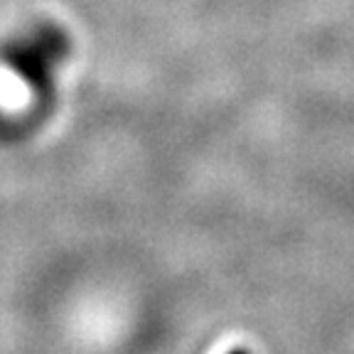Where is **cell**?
Masks as SVG:
<instances>
[{
  "mask_svg": "<svg viewBox=\"0 0 354 354\" xmlns=\"http://www.w3.org/2000/svg\"><path fill=\"white\" fill-rule=\"evenodd\" d=\"M69 50H72L69 35L52 22H44L3 47V64L37 96L50 99L55 88V74Z\"/></svg>",
  "mask_w": 354,
  "mask_h": 354,
  "instance_id": "6da1fadb",
  "label": "cell"
},
{
  "mask_svg": "<svg viewBox=\"0 0 354 354\" xmlns=\"http://www.w3.org/2000/svg\"><path fill=\"white\" fill-rule=\"evenodd\" d=\"M229 354H249V352H246V349H232Z\"/></svg>",
  "mask_w": 354,
  "mask_h": 354,
  "instance_id": "7a4b0ae2",
  "label": "cell"
}]
</instances>
